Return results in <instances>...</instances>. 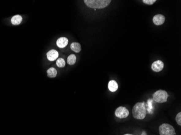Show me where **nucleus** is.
Segmentation results:
<instances>
[{
	"instance_id": "7ed1b4c3",
	"label": "nucleus",
	"mask_w": 181,
	"mask_h": 135,
	"mask_svg": "<svg viewBox=\"0 0 181 135\" xmlns=\"http://www.w3.org/2000/svg\"><path fill=\"white\" fill-rule=\"evenodd\" d=\"M153 100L156 102L163 103L167 102L169 95L167 91L163 90H159L153 93Z\"/></svg>"
},
{
	"instance_id": "f257e3e1",
	"label": "nucleus",
	"mask_w": 181,
	"mask_h": 135,
	"mask_svg": "<svg viewBox=\"0 0 181 135\" xmlns=\"http://www.w3.org/2000/svg\"><path fill=\"white\" fill-rule=\"evenodd\" d=\"M134 118L136 119H143L146 115V108L144 102H138L134 105L132 110Z\"/></svg>"
},
{
	"instance_id": "f3484780",
	"label": "nucleus",
	"mask_w": 181,
	"mask_h": 135,
	"mask_svg": "<svg viewBox=\"0 0 181 135\" xmlns=\"http://www.w3.org/2000/svg\"><path fill=\"white\" fill-rule=\"evenodd\" d=\"M156 2V0H143V2L148 5H152Z\"/></svg>"
},
{
	"instance_id": "2eb2a0df",
	"label": "nucleus",
	"mask_w": 181,
	"mask_h": 135,
	"mask_svg": "<svg viewBox=\"0 0 181 135\" xmlns=\"http://www.w3.org/2000/svg\"><path fill=\"white\" fill-rule=\"evenodd\" d=\"M57 65L59 68H64L66 65L65 61L63 58H58L57 61Z\"/></svg>"
},
{
	"instance_id": "9d476101",
	"label": "nucleus",
	"mask_w": 181,
	"mask_h": 135,
	"mask_svg": "<svg viewBox=\"0 0 181 135\" xmlns=\"http://www.w3.org/2000/svg\"><path fill=\"white\" fill-rule=\"evenodd\" d=\"M108 88L111 92H115L118 89V85L117 83L115 80H111L108 82Z\"/></svg>"
},
{
	"instance_id": "6ab92c4d",
	"label": "nucleus",
	"mask_w": 181,
	"mask_h": 135,
	"mask_svg": "<svg viewBox=\"0 0 181 135\" xmlns=\"http://www.w3.org/2000/svg\"><path fill=\"white\" fill-rule=\"evenodd\" d=\"M124 135H131V134H129V133H127V134H125Z\"/></svg>"
},
{
	"instance_id": "ddd939ff",
	"label": "nucleus",
	"mask_w": 181,
	"mask_h": 135,
	"mask_svg": "<svg viewBox=\"0 0 181 135\" xmlns=\"http://www.w3.org/2000/svg\"><path fill=\"white\" fill-rule=\"evenodd\" d=\"M47 76L50 78H54L57 76V71L54 68H50L47 71Z\"/></svg>"
},
{
	"instance_id": "423d86ee",
	"label": "nucleus",
	"mask_w": 181,
	"mask_h": 135,
	"mask_svg": "<svg viewBox=\"0 0 181 135\" xmlns=\"http://www.w3.org/2000/svg\"><path fill=\"white\" fill-rule=\"evenodd\" d=\"M164 63L162 61L158 60L155 61L151 65V69L154 72H160L164 68Z\"/></svg>"
},
{
	"instance_id": "4468645a",
	"label": "nucleus",
	"mask_w": 181,
	"mask_h": 135,
	"mask_svg": "<svg viewBox=\"0 0 181 135\" xmlns=\"http://www.w3.org/2000/svg\"><path fill=\"white\" fill-rule=\"evenodd\" d=\"M76 60H77V58H76V56H75V55L71 54L70 56H68L67 62V63L69 65H73L76 62Z\"/></svg>"
},
{
	"instance_id": "1a4fd4ad",
	"label": "nucleus",
	"mask_w": 181,
	"mask_h": 135,
	"mask_svg": "<svg viewBox=\"0 0 181 135\" xmlns=\"http://www.w3.org/2000/svg\"><path fill=\"white\" fill-rule=\"evenodd\" d=\"M68 43V40L66 37H60L57 41V46L60 48H64L66 47Z\"/></svg>"
},
{
	"instance_id": "a211bd4d",
	"label": "nucleus",
	"mask_w": 181,
	"mask_h": 135,
	"mask_svg": "<svg viewBox=\"0 0 181 135\" xmlns=\"http://www.w3.org/2000/svg\"><path fill=\"white\" fill-rule=\"evenodd\" d=\"M141 135H147V133H146V132H145V131H143V132H142V133H141Z\"/></svg>"
},
{
	"instance_id": "f03ea898",
	"label": "nucleus",
	"mask_w": 181,
	"mask_h": 135,
	"mask_svg": "<svg viewBox=\"0 0 181 135\" xmlns=\"http://www.w3.org/2000/svg\"><path fill=\"white\" fill-rule=\"evenodd\" d=\"M84 2L87 7L91 8L104 9L110 4L111 0H84Z\"/></svg>"
},
{
	"instance_id": "dca6fc26",
	"label": "nucleus",
	"mask_w": 181,
	"mask_h": 135,
	"mask_svg": "<svg viewBox=\"0 0 181 135\" xmlns=\"http://www.w3.org/2000/svg\"><path fill=\"white\" fill-rule=\"evenodd\" d=\"M176 121L177 123L179 124V126H181V112H179L178 113V114H177L176 117Z\"/></svg>"
},
{
	"instance_id": "39448f33",
	"label": "nucleus",
	"mask_w": 181,
	"mask_h": 135,
	"mask_svg": "<svg viewBox=\"0 0 181 135\" xmlns=\"http://www.w3.org/2000/svg\"><path fill=\"white\" fill-rule=\"evenodd\" d=\"M129 115V110L124 107H119L115 111V116L119 119H123L126 118Z\"/></svg>"
},
{
	"instance_id": "6e6552de",
	"label": "nucleus",
	"mask_w": 181,
	"mask_h": 135,
	"mask_svg": "<svg viewBox=\"0 0 181 135\" xmlns=\"http://www.w3.org/2000/svg\"><path fill=\"white\" fill-rule=\"evenodd\" d=\"M58 56H59L58 52L54 49L51 50L47 53V58L50 61H55V60H57Z\"/></svg>"
},
{
	"instance_id": "f8f14e48",
	"label": "nucleus",
	"mask_w": 181,
	"mask_h": 135,
	"mask_svg": "<svg viewBox=\"0 0 181 135\" xmlns=\"http://www.w3.org/2000/svg\"><path fill=\"white\" fill-rule=\"evenodd\" d=\"M22 21V17L21 16L19 15H17L14 16L13 17L11 20L12 24L13 25H19L21 23Z\"/></svg>"
},
{
	"instance_id": "9b49d317",
	"label": "nucleus",
	"mask_w": 181,
	"mask_h": 135,
	"mask_svg": "<svg viewBox=\"0 0 181 135\" xmlns=\"http://www.w3.org/2000/svg\"><path fill=\"white\" fill-rule=\"evenodd\" d=\"M71 49L72 51H74L76 53H79L81 50V45L80 43L77 42H73L71 44Z\"/></svg>"
},
{
	"instance_id": "0eeeda50",
	"label": "nucleus",
	"mask_w": 181,
	"mask_h": 135,
	"mask_svg": "<svg viewBox=\"0 0 181 135\" xmlns=\"http://www.w3.org/2000/svg\"><path fill=\"white\" fill-rule=\"evenodd\" d=\"M153 22L156 26H160L164 24L165 21L164 16L161 14H157L154 16L153 19Z\"/></svg>"
},
{
	"instance_id": "20e7f679",
	"label": "nucleus",
	"mask_w": 181,
	"mask_h": 135,
	"mask_svg": "<svg viewBox=\"0 0 181 135\" xmlns=\"http://www.w3.org/2000/svg\"><path fill=\"white\" fill-rule=\"evenodd\" d=\"M160 135H175V129L169 124H162L159 128Z\"/></svg>"
}]
</instances>
